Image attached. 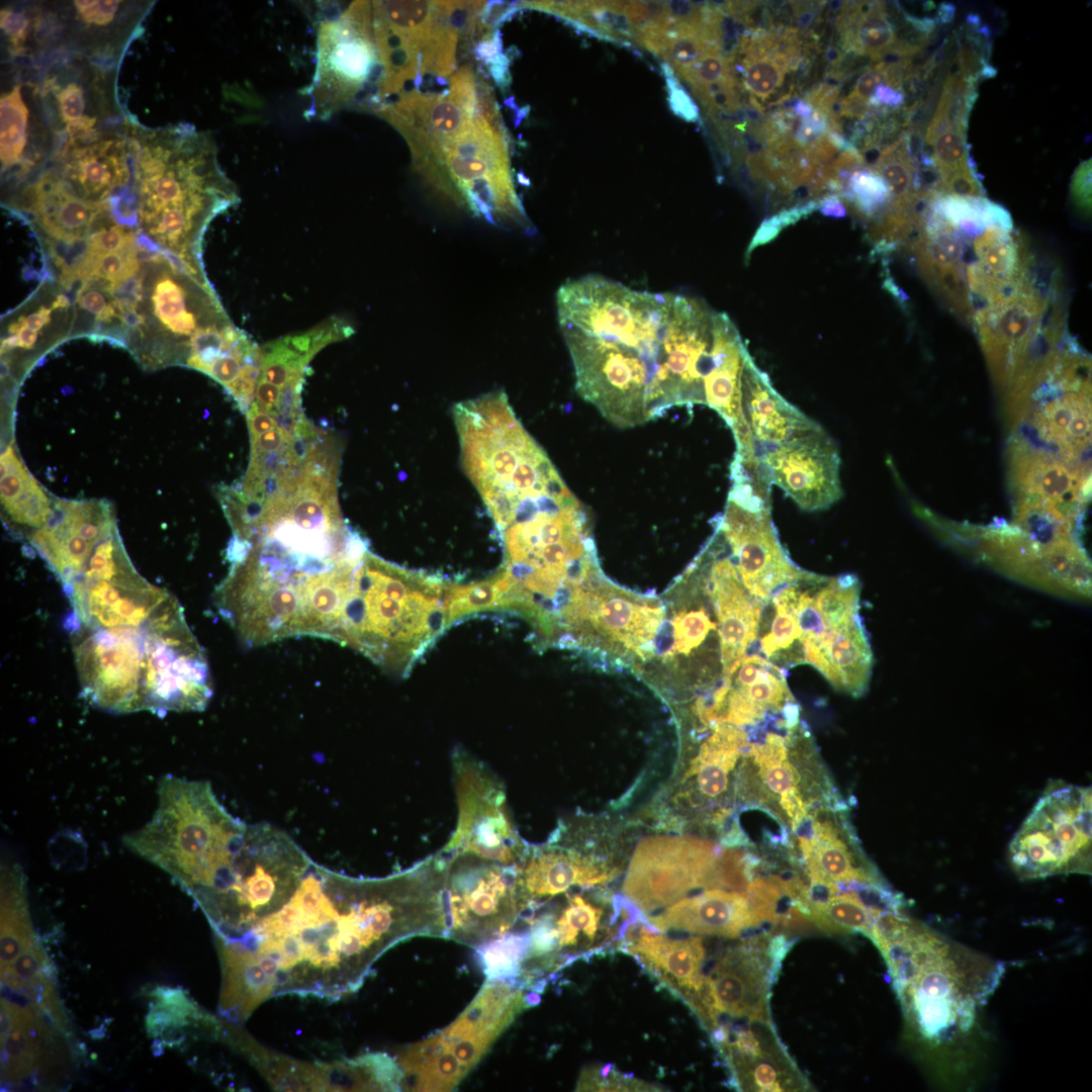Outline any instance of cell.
Returning a JSON list of instances; mask_svg holds the SVG:
<instances>
[{
	"label": "cell",
	"mask_w": 1092,
	"mask_h": 1092,
	"mask_svg": "<svg viewBox=\"0 0 1092 1092\" xmlns=\"http://www.w3.org/2000/svg\"><path fill=\"white\" fill-rule=\"evenodd\" d=\"M81 695L126 714L203 711L212 697L205 653L179 602L139 626L69 624Z\"/></svg>",
	"instance_id": "cell-1"
},
{
	"label": "cell",
	"mask_w": 1092,
	"mask_h": 1092,
	"mask_svg": "<svg viewBox=\"0 0 1092 1092\" xmlns=\"http://www.w3.org/2000/svg\"><path fill=\"white\" fill-rule=\"evenodd\" d=\"M138 234L161 252L202 266L201 241L209 222L240 201L206 132L180 123L129 127Z\"/></svg>",
	"instance_id": "cell-2"
},
{
	"label": "cell",
	"mask_w": 1092,
	"mask_h": 1092,
	"mask_svg": "<svg viewBox=\"0 0 1092 1092\" xmlns=\"http://www.w3.org/2000/svg\"><path fill=\"white\" fill-rule=\"evenodd\" d=\"M869 937L885 959L905 1018L932 1048L972 1031L1004 973L1001 963L900 910L879 916Z\"/></svg>",
	"instance_id": "cell-3"
},
{
	"label": "cell",
	"mask_w": 1092,
	"mask_h": 1092,
	"mask_svg": "<svg viewBox=\"0 0 1092 1092\" xmlns=\"http://www.w3.org/2000/svg\"><path fill=\"white\" fill-rule=\"evenodd\" d=\"M859 595L860 583L853 574L807 571L764 607L757 652L785 670L810 664L836 690L862 696L873 654L859 614Z\"/></svg>",
	"instance_id": "cell-4"
},
{
	"label": "cell",
	"mask_w": 1092,
	"mask_h": 1092,
	"mask_svg": "<svg viewBox=\"0 0 1092 1092\" xmlns=\"http://www.w3.org/2000/svg\"><path fill=\"white\" fill-rule=\"evenodd\" d=\"M450 584L367 550L353 573L337 642L388 671L405 674L450 624Z\"/></svg>",
	"instance_id": "cell-5"
},
{
	"label": "cell",
	"mask_w": 1092,
	"mask_h": 1092,
	"mask_svg": "<svg viewBox=\"0 0 1092 1092\" xmlns=\"http://www.w3.org/2000/svg\"><path fill=\"white\" fill-rule=\"evenodd\" d=\"M247 826L218 801L208 782L166 775L152 819L126 834L123 843L192 895L230 866Z\"/></svg>",
	"instance_id": "cell-6"
},
{
	"label": "cell",
	"mask_w": 1092,
	"mask_h": 1092,
	"mask_svg": "<svg viewBox=\"0 0 1092 1092\" xmlns=\"http://www.w3.org/2000/svg\"><path fill=\"white\" fill-rule=\"evenodd\" d=\"M141 256L136 327L126 339L149 363L186 364L198 335L231 322L202 267L168 253Z\"/></svg>",
	"instance_id": "cell-7"
},
{
	"label": "cell",
	"mask_w": 1092,
	"mask_h": 1092,
	"mask_svg": "<svg viewBox=\"0 0 1092 1092\" xmlns=\"http://www.w3.org/2000/svg\"><path fill=\"white\" fill-rule=\"evenodd\" d=\"M493 109L479 113L416 169L439 196L474 216L532 233L511 177L507 143L492 121Z\"/></svg>",
	"instance_id": "cell-8"
},
{
	"label": "cell",
	"mask_w": 1092,
	"mask_h": 1092,
	"mask_svg": "<svg viewBox=\"0 0 1092 1092\" xmlns=\"http://www.w3.org/2000/svg\"><path fill=\"white\" fill-rule=\"evenodd\" d=\"M311 858L283 830L266 822L247 826L219 893L202 911L218 945L238 942L294 894Z\"/></svg>",
	"instance_id": "cell-9"
},
{
	"label": "cell",
	"mask_w": 1092,
	"mask_h": 1092,
	"mask_svg": "<svg viewBox=\"0 0 1092 1092\" xmlns=\"http://www.w3.org/2000/svg\"><path fill=\"white\" fill-rule=\"evenodd\" d=\"M527 1002L516 984L486 979L452 1023L400 1053L397 1063L403 1072L402 1089L454 1090L526 1008Z\"/></svg>",
	"instance_id": "cell-10"
},
{
	"label": "cell",
	"mask_w": 1092,
	"mask_h": 1092,
	"mask_svg": "<svg viewBox=\"0 0 1092 1092\" xmlns=\"http://www.w3.org/2000/svg\"><path fill=\"white\" fill-rule=\"evenodd\" d=\"M731 487L716 528L745 588L767 605L783 586L806 574L783 547L771 519L770 482L755 458L734 457Z\"/></svg>",
	"instance_id": "cell-11"
},
{
	"label": "cell",
	"mask_w": 1092,
	"mask_h": 1092,
	"mask_svg": "<svg viewBox=\"0 0 1092 1092\" xmlns=\"http://www.w3.org/2000/svg\"><path fill=\"white\" fill-rule=\"evenodd\" d=\"M33 67L56 151L128 131L133 118L118 99L117 67L69 54Z\"/></svg>",
	"instance_id": "cell-12"
},
{
	"label": "cell",
	"mask_w": 1092,
	"mask_h": 1092,
	"mask_svg": "<svg viewBox=\"0 0 1092 1092\" xmlns=\"http://www.w3.org/2000/svg\"><path fill=\"white\" fill-rule=\"evenodd\" d=\"M463 3L372 2L374 30L384 69L383 97L399 91L407 80H413L418 90L424 74H436L438 78L454 70L458 30L469 21H455Z\"/></svg>",
	"instance_id": "cell-13"
},
{
	"label": "cell",
	"mask_w": 1092,
	"mask_h": 1092,
	"mask_svg": "<svg viewBox=\"0 0 1092 1092\" xmlns=\"http://www.w3.org/2000/svg\"><path fill=\"white\" fill-rule=\"evenodd\" d=\"M1091 799L1090 787L1049 781L1009 844L1018 878L1091 874Z\"/></svg>",
	"instance_id": "cell-14"
},
{
	"label": "cell",
	"mask_w": 1092,
	"mask_h": 1092,
	"mask_svg": "<svg viewBox=\"0 0 1092 1092\" xmlns=\"http://www.w3.org/2000/svg\"><path fill=\"white\" fill-rule=\"evenodd\" d=\"M674 295L633 290L599 275L568 280L556 296L559 327L654 356L661 349Z\"/></svg>",
	"instance_id": "cell-15"
},
{
	"label": "cell",
	"mask_w": 1092,
	"mask_h": 1092,
	"mask_svg": "<svg viewBox=\"0 0 1092 1092\" xmlns=\"http://www.w3.org/2000/svg\"><path fill=\"white\" fill-rule=\"evenodd\" d=\"M1050 301L1030 271L973 318L992 378L1001 391L1036 368L1064 341L1060 311L1048 321Z\"/></svg>",
	"instance_id": "cell-16"
},
{
	"label": "cell",
	"mask_w": 1092,
	"mask_h": 1092,
	"mask_svg": "<svg viewBox=\"0 0 1092 1092\" xmlns=\"http://www.w3.org/2000/svg\"><path fill=\"white\" fill-rule=\"evenodd\" d=\"M316 66L306 94L312 117H330L356 101L379 106L384 69L374 30L372 2L357 1L323 21L317 29Z\"/></svg>",
	"instance_id": "cell-17"
},
{
	"label": "cell",
	"mask_w": 1092,
	"mask_h": 1092,
	"mask_svg": "<svg viewBox=\"0 0 1092 1092\" xmlns=\"http://www.w3.org/2000/svg\"><path fill=\"white\" fill-rule=\"evenodd\" d=\"M443 863L445 939L473 948L494 940L525 909L516 864L438 852Z\"/></svg>",
	"instance_id": "cell-18"
},
{
	"label": "cell",
	"mask_w": 1092,
	"mask_h": 1092,
	"mask_svg": "<svg viewBox=\"0 0 1092 1092\" xmlns=\"http://www.w3.org/2000/svg\"><path fill=\"white\" fill-rule=\"evenodd\" d=\"M722 889L725 851L695 836H649L636 847L624 893L645 912L667 907L697 889Z\"/></svg>",
	"instance_id": "cell-19"
},
{
	"label": "cell",
	"mask_w": 1092,
	"mask_h": 1092,
	"mask_svg": "<svg viewBox=\"0 0 1092 1092\" xmlns=\"http://www.w3.org/2000/svg\"><path fill=\"white\" fill-rule=\"evenodd\" d=\"M41 5L39 62L69 54L118 68L154 2L75 0L42 1Z\"/></svg>",
	"instance_id": "cell-20"
},
{
	"label": "cell",
	"mask_w": 1092,
	"mask_h": 1092,
	"mask_svg": "<svg viewBox=\"0 0 1092 1092\" xmlns=\"http://www.w3.org/2000/svg\"><path fill=\"white\" fill-rule=\"evenodd\" d=\"M452 777L457 824L441 851L516 864L524 854V846L511 818L502 781L463 748H456L452 754Z\"/></svg>",
	"instance_id": "cell-21"
},
{
	"label": "cell",
	"mask_w": 1092,
	"mask_h": 1092,
	"mask_svg": "<svg viewBox=\"0 0 1092 1092\" xmlns=\"http://www.w3.org/2000/svg\"><path fill=\"white\" fill-rule=\"evenodd\" d=\"M787 950L783 936H755L728 949L715 963L702 989L688 1000L714 1029L723 1016L769 1020L767 995Z\"/></svg>",
	"instance_id": "cell-22"
},
{
	"label": "cell",
	"mask_w": 1092,
	"mask_h": 1092,
	"mask_svg": "<svg viewBox=\"0 0 1092 1092\" xmlns=\"http://www.w3.org/2000/svg\"><path fill=\"white\" fill-rule=\"evenodd\" d=\"M663 619L660 602L619 588L599 571L575 590L562 628L645 659L652 654Z\"/></svg>",
	"instance_id": "cell-23"
},
{
	"label": "cell",
	"mask_w": 1092,
	"mask_h": 1092,
	"mask_svg": "<svg viewBox=\"0 0 1092 1092\" xmlns=\"http://www.w3.org/2000/svg\"><path fill=\"white\" fill-rule=\"evenodd\" d=\"M0 99L2 182L12 191L48 167L57 144L39 94L33 66L11 64Z\"/></svg>",
	"instance_id": "cell-24"
},
{
	"label": "cell",
	"mask_w": 1092,
	"mask_h": 1092,
	"mask_svg": "<svg viewBox=\"0 0 1092 1092\" xmlns=\"http://www.w3.org/2000/svg\"><path fill=\"white\" fill-rule=\"evenodd\" d=\"M788 687L786 670L758 652L743 656L721 676L709 698H700L695 711L706 726L729 723L760 726L799 715Z\"/></svg>",
	"instance_id": "cell-25"
},
{
	"label": "cell",
	"mask_w": 1092,
	"mask_h": 1092,
	"mask_svg": "<svg viewBox=\"0 0 1092 1092\" xmlns=\"http://www.w3.org/2000/svg\"><path fill=\"white\" fill-rule=\"evenodd\" d=\"M1014 511L1036 510L1079 524L1090 494V469L1012 437L1007 450Z\"/></svg>",
	"instance_id": "cell-26"
},
{
	"label": "cell",
	"mask_w": 1092,
	"mask_h": 1092,
	"mask_svg": "<svg viewBox=\"0 0 1092 1092\" xmlns=\"http://www.w3.org/2000/svg\"><path fill=\"white\" fill-rule=\"evenodd\" d=\"M755 456L770 484L803 511L828 509L842 496L839 453L820 426Z\"/></svg>",
	"instance_id": "cell-27"
},
{
	"label": "cell",
	"mask_w": 1092,
	"mask_h": 1092,
	"mask_svg": "<svg viewBox=\"0 0 1092 1092\" xmlns=\"http://www.w3.org/2000/svg\"><path fill=\"white\" fill-rule=\"evenodd\" d=\"M693 563L704 579L718 622L723 676L756 645L765 605L745 588L716 527Z\"/></svg>",
	"instance_id": "cell-28"
},
{
	"label": "cell",
	"mask_w": 1092,
	"mask_h": 1092,
	"mask_svg": "<svg viewBox=\"0 0 1092 1092\" xmlns=\"http://www.w3.org/2000/svg\"><path fill=\"white\" fill-rule=\"evenodd\" d=\"M116 530L108 505L59 500L46 524L27 538L65 588L83 573L98 544Z\"/></svg>",
	"instance_id": "cell-29"
},
{
	"label": "cell",
	"mask_w": 1092,
	"mask_h": 1092,
	"mask_svg": "<svg viewBox=\"0 0 1092 1092\" xmlns=\"http://www.w3.org/2000/svg\"><path fill=\"white\" fill-rule=\"evenodd\" d=\"M807 53L801 32L791 26L756 27L741 35L727 57L739 91H746L752 107L778 96L787 75L799 68Z\"/></svg>",
	"instance_id": "cell-30"
},
{
	"label": "cell",
	"mask_w": 1092,
	"mask_h": 1092,
	"mask_svg": "<svg viewBox=\"0 0 1092 1092\" xmlns=\"http://www.w3.org/2000/svg\"><path fill=\"white\" fill-rule=\"evenodd\" d=\"M10 200L11 208L27 215L47 242L86 240L111 214L108 203H92L74 194L50 165L16 189Z\"/></svg>",
	"instance_id": "cell-31"
},
{
	"label": "cell",
	"mask_w": 1092,
	"mask_h": 1092,
	"mask_svg": "<svg viewBox=\"0 0 1092 1092\" xmlns=\"http://www.w3.org/2000/svg\"><path fill=\"white\" fill-rule=\"evenodd\" d=\"M975 102L969 92L943 87L934 114L925 131L929 150L925 159L933 167V189L945 194L983 197V188L970 162L967 144L968 117Z\"/></svg>",
	"instance_id": "cell-32"
},
{
	"label": "cell",
	"mask_w": 1092,
	"mask_h": 1092,
	"mask_svg": "<svg viewBox=\"0 0 1092 1092\" xmlns=\"http://www.w3.org/2000/svg\"><path fill=\"white\" fill-rule=\"evenodd\" d=\"M819 426L787 401L747 356L741 379V421L732 431L736 451L756 455Z\"/></svg>",
	"instance_id": "cell-33"
},
{
	"label": "cell",
	"mask_w": 1092,
	"mask_h": 1092,
	"mask_svg": "<svg viewBox=\"0 0 1092 1092\" xmlns=\"http://www.w3.org/2000/svg\"><path fill=\"white\" fill-rule=\"evenodd\" d=\"M50 166L78 197L92 203H108L112 196L131 186L129 129L126 133L85 144L63 146L56 151Z\"/></svg>",
	"instance_id": "cell-34"
},
{
	"label": "cell",
	"mask_w": 1092,
	"mask_h": 1092,
	"mask_svg": "<svg viewBox=\"0 0 1092 1092\" xmlns=\"http://www.w3.org/2000/svg\"><path fill=\"white\" fill-rule=\"evenodd\" d=\"M649 921L660 931L676 929L730 938L760 925L746 893L722 889L681 898Z\"/></svg>",
	"instance_id": "cell-35"
},
{
	"label": "cell",
	"mask_w": 1092,
	"mask_h": 1092,
	"mask_svg": "<svg viewBox=\"0 0 1092 1092\" xmlns=\"http://www.w3.org/2000/svg\"><path fill=\"white\" fill-rule=\"evenodd\" d=\"M798 846L811 883L886 884L851 837L844 841L838 826L817 813L810 835L799 836Z\"/></svg>",
	"instance_id": "cell-36"
},
{
	"label": "cell",
	"mask_w": 1092,
	"mask_h": 1092,
	"mask_svg": "<svg viewBox=\"0 0 1092 1092\" xmlns=\"http://www.w3.org/2000/svg\"><path fill=\"white\" fill-rule=\"evenodd\" d=\"M838 41L847 54L884 61L888 56L907 59L923 50L900 37L882 1L844 2L835 20Z\"/></svg>",
	"instance_id": "cell-37"
},
{
	"label": "cell",
	"mask_w": 1092,
	"mask_h": 1092,
	"mask_svg": "<svg viewBox=\"0 0 1092 1092\" xmlns=\"http://www.w3.org/2000/svg\"><path fill=\"white\" fill-rule=\"evenodd\" d=\"M516 867L525 909L536 900L551 898L573 886L603 884L614 874L573 851L557 848L523 854Z\"/></svg>",
	"instance_id": "cell-38"
},
{
	"label": "cell",
	"mask_w": 1092,
	"mask_h": 1092,
	"mask_svg": "<svg viewBox=\"0 0 1092 1092\" xmlns=\"http://www.w3.org/2000/svg\"><path fill=\"white\" fill-rule=\"evenodd\" d=\"M715 367L706 386V405L717 412L734 430L741 421V379L749 355L729 316L716 312Z\"/></svg>",
	"instance_id": "cell-39"
},
{
	"label": "cell",
	"mask_w": 1092,
	"mask_h": 1092,
	"mask_svg": "<svg viewBox=\"0 0 1092 1092\" xmlns=\"http://www.w3.org/2000/svg\"><path fill=\"white\" fill-rule=\"evenodd\" d=\"M629 950L685 999L689 1000L702 989L705 948L701 938L670 939L642 928L640 937Z\"/></svg>",
	"instance_id": "cell-40"
},
{
	"label": "cell",
	"mask_w": 1092,
	"mask_h": 1092,
	"mask_svg": "<svg viewBox=\"0 0 1092 1092\" xmlns=\"http://www.w3.org/2000/svg\"><path fill=\"white\" fill-rule=\"evenodd\" d=\"M44 288L42 294L36 293L28 304L21 305L5 327L1 352L6 354L15 349L31 351L36 349L46 335L63 337L70 331L74 313L69 297L57 288Z\"/></svg>",
	"instance_id": "cell-41"
},
{
	"label": "cell",
	"mask_w": 1092,
	"mask_h": 1092,
	"mask_svg": "<svg viewBox=\"0 0 1092 1092\" xmlns=\"http://www.w3.org/2000/svg\"><path fill=\"white\" fill-rule=\"evenodd\" d=\"M1 500L13 525L29 534L42 527L53 511L47 493L12 445L1 456Z\"/></svg>",
	"instance_id": "cell-42"
},
{
	"label": "cell",
	"mask_w": 1092,
	"mask_h": 1092,
	"mask_svg": "<svg viewBox=\"0 0 1092 1092\" xmlns=\"http://www.w3.org/2000/svg\"><path fill=\"white\" fill-rule=\"evenodd\" d=\"M321 1078L331 1090L399 1091L403 1072L393 1058L376 1053L325 1066Z\"/></svg>",
	"instance_id": "cell-43"
},
{
	"label": "cell",
	"mask_w": 1092,
	"mask_h": 1092,
	"mask_svg": "<svg viewBox=\"0 0 1092 1092\" xmlns=\"http://www.w3.org/2000/svg\"><path fill=\"white\" fill-rule=\"evenodd\" d=\"M41 2H11L0 11V27L7 61L33 65L39 56Z\"/></svg>",
	"instance_id": "cell-44"
},
{
	"label": "cell",
	"mask_w": 1092,
	"mask_h": 1092,
	"mask_svg": "<svg viewBox=\"0 0 1092 1092\" xmlns=\"http://www.w3.org/2000/svg\"><path fill=\"white\" fill-rule=\"evenodd\" d=\"M528 949L527 933H506L479 946L476 952L486 979L516 984L518 977L521 976Z\"/></svg>",
	"instance_id": "cell-45"
},
{
	"label": "cell",
	"mask_w": 1092,
	"mask_h": 1092,
	"mask_svg": "<svg viewBox=\"0 0 1092 1092\" xmlns=\"http://www.w3.org/2000/svg\"><path fill=\"white\" fill-rule=\"evenodd\" d=\"M695 607L678 611L672 619V647L665 654L678 653L688 656L700 647H704L712 634L718 633V622L713 620L702 600L694 601ZM714 611V610H713ZM719 634V633H718Z\"/></svg>",
	"instance_id": "cell-46"
},
{
	"label": "cell",
	"mask_w": 1092,
	"mask_h": 1092,
	"mask_svg": "<svg viewBox=\"0 0 1092 1092\" xmlns=\"http://www.w3.org/2000/svg\"><path fill=\"white\" fill-rule=\"evenodd\" d=\"M602 911L587 903L582 897L574 896L558 914L541 917L553 929L556 936V952L573 946L578 941L579 932L592 941L599 927Z\"/></svg>",
	"instance_id": "cell-47"
},
{
	"label": "cell",
	"mask_w": 1092,
	"mask_h": 1092,
	"mask_svg": "<svg viewBox=\"0 0 1092 1092\" xmlns=\"http://www.w3.org/2000/svg\"><path fill=\"white\" fill-rule=\"evenodd\" d=\"M817 209L818 200H809L800 205L784 208L778 213L765 218L748 245L746 257L748 258L757 247L776 239L782 230L799 221L803 217L810 215Z\"/></svg>",
	"instance_id": "cell-48"
},
{
	"label": "cell",
	"mask_w": 1092,
	"mask_h": 1092,
	"mask_svg": "<svg viewBox=\"0 0 1092 1092\" xmlns=\"http://www.w3.org/2000/svg\"><path fill=\"white\" fill-rule=\"evenodd\" d=\"M1072 202L1081 215L1091 213V159L1083 161L1075 170L1071 182Z\"/></svg>",
	"instance_id": "cell-49"
},
{
	"label": "cell",
	"mask_w": 1092,
	"mask_h": 1092,
	"mask_svg": "<svg viewBox=\"0 0 1092 1092\" xmlns=\"http://www.w3.org/2000/svg\"><path fill=\"white\" fill-rule=\"evenodd\" d=\"M668 84L670 87V100L673 111L686 120L696 121L699 117V112L691 97L677 85L674 78L669 77Z\"/></svg>",
	"instance_id": "cell-50"
},
{
	"label": "cell",
	"mask_w": 1092,
	"mask_h": 1092,
	"mask_svg": "<svg viewBox=\"0 0 1092 1092\" xmlns=\"http://www.w3.org/2000/svg\"><path fill=\"white\" fill-rule=\"evenodd\" d=\"M818 200V210L826 216L844 217L847 209L841 198L834 194L825 195Z\"/></svg>",
	"instance_id": "cell-51"
}]
</instances>
